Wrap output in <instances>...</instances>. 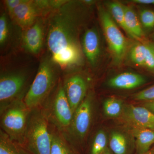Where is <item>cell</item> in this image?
Listing matches in <instances>:
<instances>
[{
	"label": "cell",
	"mask_w": 154,
	"mask_h": 154,
	"mask_svg": "<svg viewBox=\"0 0 154 154\" xmlns=\"http://www.w3.org/2000/svg\"><path fill=\"white\" fill-rule=\"evenodd\" d=\"M146 81L145 78L142 75L125 72L111 78L108 81L107 85L114 89L131 90L143 85Z\"/></svg>",
	"instance_id": "5bb4252c"
},
{
	"label": "cell",
	"mask_w": 154,
	"mask_h": 154,
	"mask_svg": "<svg viewBox=\"0 0 154 154\" xmlns=\"http://www.w3.org/2000/svg\"><path fill=\"white\" fill-rule=\"evenodd\" d=\"M141 24L145 28L151 29L154 27V11L149 9L142 10L140 13Z\"/></svg>",
	"instance_id": "d4e9b609"
},
{
	"label": "cell",
	"mask_w": 154,
	"mask_h": 154,
	"mask_svg": "<svg viewBox=\"0 0 154 154\" xmlns=\"http://www.w3.org/2000/svg\"><path fill=\"white\" fill-rule=\"evenodd\" d=\"M143 106L147 108L154 113V101L144 102Z\"/></svg>",
	"instance_id": "f546056e"
},
{
	"label": "cell",
	"mask_w": 154,
	"mask_h": 154,
	"mask_svg": "<svg viewBox=\"0 0 154 154\" xmlns=\"http://www.w3.org/2000/svg\"><path fill=\"white\" fill-rule=\"evenodd\" d=\"M23 2V0H7L5 1V5L6 6L9 17L12 16L15 9Z\"/></svg>",
	"instance_id": "83f0119b"
},
{
	"label": "cell",
	"mask_w": 154,
	"mask_h": 154,
	"mask_svg": "<svg viewBox=\"0 0 154 154\" xmlns=\"http://www.w3.org/2000/svg\"><path fill=\"white\" fill-rule=\"evenodd\" d=\"M108 6L109 13L114 21L128 35L125 25L124 5L119 2H113L109 3Z\"/></svg>",
	"instance_id": "7402d4cb"
},
{
	"label": "cell",
	"mask_w": 154,
	"mask_h": 154,
	"mask_svg": "<svg viewBox=\"0 0 154 154\" xmlns=\"http://www.w3.org/2000/svg\"><path fill=\"white\" fill-rule=\"evenodd\" d=\"M120 117L131 128L154 130V113L143 106L125 105Z\"/></svg>",
	"instance_id": "7c38bea8"
},
{
	"label": "cell",
	"mask_w": 154,
	"mask_h": 154,
	"mask_svg": "<svg viewBox=\"0 0 154 154\" xmlns=\"http://www.w3.org/2000/svg\"><path fill=\"white\" fill-rule=\"evenodd\" d=\"M7 14L2 13L0 16V46L1 49L8 44L11 35V28Z\"/></svg>",
	"instance_id": "cb8c5ba5"
},
{
	"label": "cell",
	"mask_w": 154,
	"mask_h": 154,
	"mask_svg": "<svg viewBox=\"0 0 154 154\" xmlns=\"http://www.w3.org/2000/svg\"><path fill=\"white\" fill-rule=\"evenodd\" d=\"M61 70L49 54L42 57L36 75L23 100L29 109L32 110L42 106L59 82Z\"/></svg>",
	"instance_id": "7a4b0ae2"
},
{
	"label": "cell",
	"mask_w": 154,
	"mask_h": 154,
	"mask_svg": "<svg viewBox=\"0 0 154 154\" xmlns=\"http://www.w3.org/2000/svg\"><path fill=\"white\" fill-rule=\"evenodd\" d=\"M31 111L23 100L12 103L0 112L1 130L12 140L24 145Z\"/></svg>",
	"instance_id": "8992f818"
},
{
	"label": "cell",
	"mask_w": 154,
	"mask_h": 154,
	"mask_svg": "<svg viewBox=\"0 0 154 154\" xmlns=\"http://www.w3.org/2000/svg\"><path fill=\"white\" fill-rule=\"evenodd\" d=\"M146 45L145 66L148 69L154 72V51L152 44Z\"/></svg>",
	"instance_id": "4316f807"
},
{
	"label": "cell",
	"mask_w": 154,
	"mask_h": 154,
	"mask_svg": "<svg viewBox=\"0 0 154 154\" xmlns=\"http://www.w3.org/2000/svg\"><path fill=\"white\" fill-rule=\"evenodd\" d=\"M94 108V94L89 92L74 113L68 132L64 135L77 151V147L85 143L91 130Z\"/></svg>",
	"instance_id": "52a82bcc"
},
{
	"label": "cell",
	"mask_w": 154,
	"mask_h": 154,
	"mask_svg": "<svg viewBox=\"0 0 154 154\" xmlns=\"http://www.w3.org/2000/svg\"><path fill=\"white\" fill-rule=\"evenodd\" d=\"M47 20L46 18H38L34 23L23 30L22 44L25 49L34 55L41 53L46 42Z\"/></svg>",
	"instance_id": "8fae6325"
},
{
	"label": "cell",
	"mask_w": 154,
	"mask_h": 154,
	"mask_svg": "<svg viewBox=\"0 0 154 154\" xmlns=\"http://www.w3.org/2000/svg\"><path fill=\"white\" fill-rule=\"evenodd\" d=\"M46 44L52 60L66 72L82 61L79 36L82 16L77 3L66 1L46 18Z\"/></svg>",
	"instance_id": "6da1fadb"
},
{
	"label": "cell",
	"mask_w": 154,
	"mask_h": 154,
	"mask_svg": "<svg viewBox=\"0 0 154 154\" xmlns=\"http://www.w3.org/2000/svg\"><path fill=\"white\" fill-rule=\"evenodd\" d=\"M49 13L42 1L23 0L10 18L22 30L33 25L38 18H47Z\"/></svg>",
	"instance_id": "9c48e42d"
},
{
	"label": "cell",
	"mask_w": 154,
	"mask_h": 154,
	"mask_svg": "<svg viewBox=\"0 0 154 154\" xmlns=\"http://www.w3.org/2000/svg\"><path fill=\"white\" fill-rule=\"evenodd\" d=\"M99 14L109 49L115 62L120 63L126 54L128 48L127 40L109 12L100 7L99 8Z\"/></svg>",
	"instance_id": "ba28073f"
},
{
	"label": "cell",
	"mask_w": 154,
	"mask_h": 154,
	"mask_svg": "<svg viewBox=\"0 0 154 154\" xmlns=\"http://www.w3.org/2000/svg\"><path fill=\"white\" fill-rule=\"evenodd\" d=\"M124 105L120 99L111 97L105 100L103 103V111L107 117L117 118L121 116Z\"/></svg>",
	"instance_id": "ffe728a7"
},
{
	"label": "cell",
	"mask_w": 154,
	"mask_h": 154,
	"mask_svg": "<svg viewBox=\"0 0 154 154\" xmlns=\"http://www.w3.org/2000/svg\"><path fill=\"white\" fill-rule=\"evenodd\" d=\"M152 45L154 51V45L152 44Z\"/></svg>",
	"instance_id": "d6a6232c"
},
{
	"label": "cell",
	"mask_w": 154,
	"mask_h": 154,
	"mask_svg": "<svg viewBox=\"0 0 154 154\" xmlns=\"http://www.w3.org/2000/svg\"><path fill=\"white\" fill-rule=\"evenodd\" d=\"M133 98L135 100L145 102L154 101V85L135 94Z\"/></svg>",
	"instance_id": "484cf974"
},
{
	"label": "cell",
	"mask_w": 154,
	"mask_h": 154,
	"mask_svg": "<svg viewBox=\"0 0 154 154\" xmlns=\"http://www.w3.org/2000/svg\"><path fill=\"white\" fill-rule=\"evenodd\" d=\"M132 2L142 5H154V0H133Z\"/></svg>",
	"instance_id": "f1b7e54d"
},
{
	"label": "cell",
	"mask_w": 154,
	"mask_h": 154,
	"mask_svg": "<svg viewBox=\"0 0 154 154\" xmlns=\"http://www.w3.org/2000/svg\"><path fill=\"white\" fill-rule=\"evenodd\" d=\"M24 145L35 154H51L49 122L42 107L31 111Z\"/></svg>",
	"instance_id": "5b68a950"
},
{
	"label": "cell",
	"mask_w": 154,
	"mask_h": 154,
	"mask_svg": "<svg viewBox=\"0 0 154 154\" xmlns=\"http://www.w3.org/2000/svg\"><path fill=\"white\" fill-rule=\"evenodd\" d=\"M0 154H35L26 146L12 140L0 130Z\"/></svg>",
	"instance_id": "e0dca14e"
},
{
	"label": "cell",
	"mask_w": 154,
	"mask_h": 154,
	"mask_svg": "<svg viewBox=\"0 0 154 154\" xmlns=\"http://www.w3.org/2000/svg\"><path fill=\"white\" fill-rule=\"evenodd\" d=\"M128 139L124 133L113 131L109 137V146L113 154H128L129 147Z\"/></svg>",
	"instance_id": "d6986e66"
},
{
	"label": "cell",
	"mask_w": 154,
	"mask_h": 154,
	"mask_svg": "<svg viewBox=\"0 0 154 154\" xmlns=\"http://www.w3.org/2000/svg\"><path fill=\"white\" fill-rule=\"evenodd\" d=\"M32 76V72L26 67L1 70L0 112L12 103L24 100L33 82Z\"/></svg>",
	"instance_id": "3957f363"
},
{
	"label": "cell",
	"mask_w": 154,
	"mask_h": 154,
	"mask_svg": "<svg viewBox=\"0 0 154 154\" xmlns=\"http://www.w3.org/2000/svg\"><path fill=\"white\" fill-rule=\"evenodd\" d=\"M62 79L66 96L74 113L88 94L89 82L83 75L70 72H66Z\"/></svg>",
	"instance_id": "30bf717a"
},
{
	"label": "cell",
	"mask_w": 154,
	"mask_h": 154,
	"mask_svg": "<svg viewBox=\"0 0 154 154\" xmlns=\"http://www.w3.org/2000/svg\"><path fill=\"white\" fill-rule=\"evenodd\" d=\"M42 107L50 124L66 135L71 124L73 113L66 96L62 77Z\"/></svg>",
	"instance_id": "277c9868"
},
{
	"label": "cell",
	"mask_w": 154,
	"mask_h": 154,
	"mask_svg": "<svg viewBox=\"0 0 154 154\" xmlns=\"http://www.w3.org/2000/svg\"><path fill=\"white\" fill-rule=\"evenodd\" d=\"M49 131L51 138V154H78L76 150L64 135L50 123Z\"/></svg>",
	"instance_id": "9a60e30c"
},
{
	"label": "cell",
	"mask_w": 154,
	"mask_h": 154,
	"mask_svg": "<svg viewBox=\"0 0 154 154\" xmlns=\"http://www.w3.org/2000/svg\"><path fill=\"white\" fill-rule=\"evenodd\" d=\"M103 154H113L108 149V148L105 150V151L103 153Z\"/></svg>",
	"instance_id": "4dcf8cb0"
},
{
	"label": "cell",
	"mask_w": 154,
	"mask_h": 154,
	"mask_svg": "<svg viewBox=\"0 0 154 154\" xmlns=\"http://www.w3.org/2000/svg\"><path fill=\"white\" fill-rule=\"evenodd\" d=\"M82 50L91 65H96L100 54V39L94 28L87 29L82 38Z\"/></svg>",
	"instance_id": "4fadbf2b"
},
{
	"label": "cell",
	"mask_w": 154,
	"mask_h": 154,
	"mask_svg": "<svg viewBox=\"0 0 154 154\" xmlns=\"http://www.w3.org/2000/svg\"><path fill=\"white\" fill-rule=\"evenodd\" d=\"M131 133L135 139L137 154H143L149 151L154 144V130L132 128Z\"/></svg>",
	"instance_id": "2e32d148"
},
{
	"label": "cell",
	"mask_w": 154,
	"mask_h": 154,
	"mask_svg": "<svg viewBox=\"0 0 154 154\" xmlns=\"http://www.w3.org/2000/svg\"><path fill=\"white\" fill-rule=\"evenodd\" d=\"M143 154H154V150L150 149L149 151L148 152Z\"/></svg>",
	"instance_id": "1f68e13d"
},
{
	"label": "cell",
	"mask_w": 154,
	"mask_h": 154,
	"mask_svg": "<svg viewBox=\"0 0 154 154\" xmlns=\"http://www.w3.org/2000/svg\"><path fill=\"white\" fill-rule=\"evenodd\" d=\"M131 60L137 66H144L146 56V45L141 43L134 44L129 53Z\"/></svg>",
	"instance_id": "603a6c76"
},
{
	"label": "cell",
	"mask_w": 154,
	"mask_h": 154,
	"mask_svg": "<svg viewBox=\"0 0 154 154\" xmlns=\"http://www.w3.org/2000/svg\"><path fill=\"white\" fill-rule=\"evenodd\" d=\"M124 7L125 25L128 35L136 39L141 38L144 35L143 30L136 14L130 7L125 6Z\"/></svg>",
	"instance_id": "ac0fdd59"
},
{
	"label": "cell",
	"mask_w": 154,
	"mask_h": 154,
	"mask_svg": "<svg viewBox=\"0 0 154 154\" xmlns=\"http://www.w3.org/2000/svg\"><path fill=\"white\" fill-rule=\"evenodd\" d=\"M107 137L105 131L99 129L94 135L90 149V154H103L107 149Z\"/></svg>",
	"instance_id": "44dd1931"
}]
</instances>
